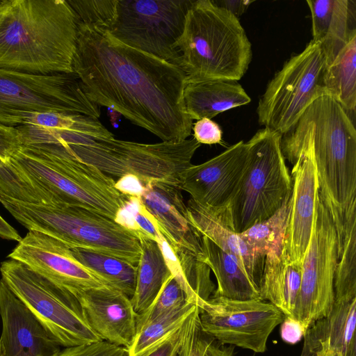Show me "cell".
Returning a JSON list of instances; mask_svg holds the SVG:
<instances>
[{"mask_svg":"<svg viewBox=\"0 0 356 356\" xmlns=\"http://www.w3.org/2000/svg\"><path fill=\"white\" fill-rule=\"evenodd\" d=\"M73 72L91 102L113 109L163 142L179 143L191 136L193 123L183 100L186 79L179 66L78 21Z\"/></svg>","mask_w":356,"mask_h":356,"instance_id":"1","label":"cell"},{"mask_svg":"<svg viewBox=\"0 0 356 356\" xmlns=\"http://www.w3.org/2000/svg\"><path fill=\"white\" fill-rule=\"evenodd\" d=\"M78 19L65 0L0 1V67L72 73Z\"/></svg>","mask_w":356,"mask_h":356,"instance_id":"2","label":"cell"},{"mask_svg":"<svg viewBox=\"0 0 356 356\" xmlns=\"http://www.w3.org/2000/svg\"><path fill=\"white\" fill-rule=\"evenodd\" d=\"M350 113L332 97L314 101L296 124L282 136V152L311 140L319 196L337 233L356 211V130Z\"/></svg>","mask_w":356,"mask_h":356,"instance_id":"3","label":"cell"},{"mask_svg":"<svg viewBox=\"0 0 356 356\" xmlns=\"http://www.w3.org/2000/svg\"><path fill=\"white\" fill-rule=\"evenodd\" d=\"M9 163L50 204L83 207L114 220L127 197L115 181L56 144H24Z\"/></svg>","mask_w":356,"mask_h":356,"instance_id":"4","label":"cell"},{"mask_svg":"<svg viewBox=\"0 0 356 356\" xmlns=\"http://www.w3.org/2000/svg\"><path fill=\"white\" fill-rule=\"evenodd\" d=\"M178 66L186 83L240 80L252 60V46L239 19L211 0L193 1L179 42Z\"/></svg>","mask_w":356,"mask_h":356,"instance_id":"5","label":"cell"},{"mask_svg":"<svg viewBox=\"0 0 356 356\" xmlns=\"http://www.w3.org/2000/svg\"><path fill=\"white\" fill-rule=\"evenodd\" d=\"M0 202L29 230L50 236L69 248L92 250L138 265V239L111 218L68 204H33L3 196Z\"/></svg>","mask_w":356,"mask_h":356,"instance_id":"6","label":"cell"},{"mask_svg":"<svg viewBox=\"0 0 356 356\" xmlns=\"http://www.w3.org/2000/svg\"><path fill=\"white\" fill-rule=\"evenodd\" d=\"M281 137L264 128L246 142L247 159L237 188L225 209L211 211L236 233L272 216L291 195L292 179L282 152Z\"/></svg>","mask_w":356,"mask_h":356,"instance_id":"7","label":"cell"},{"mask_svg":"<svg viewBox=\"0 0 356 356\" xmlns=\"http://www.w3.org/2000/svg\"><path fill=\"white\" fill-rule=\"evenodd\" d=\"M200 145L193 138L179 143L145 144L113 137L65 149L105 174L117 177L132 174L143 184L178 186L180 175L192 165L191 159Z\"/></svg>","mask_w":356,"mask_h":356,"instance_id":"8","label":"cell"},{"mask_svg":"<svg viewBox=\"0 0 356 356\" xmlns=\"http://www.w3.org/2000/svg\"><path fill=\"white\" fill-rule=\"evenodd\" d=\"M45 113L101 115L74 72L41 74L0 67V125L17 127L29 115Z\"/></svg>","mask_w":356,"mask_h":356,"instance_id":"9","label":"cell"},{"mask_svg":"<svg viewBox=\"0 0 356 356\" xmlns=\"http://www.w3.org/2000/svg\"><path fill=\"white\" fill-rule=\"evenodd\" d=\"M1 280L63 348L101 341L84 320L76 298L24 264H1Z\"/></svg>","mask_w":356,"mask_h":356,"instance_id":"10","label":"cell"},{"mask_svg":"<svg viewBox=\"0 0 356 356\" xmlns=\"http://www.w3.org/2000/svg\"><path fill=\"white\" fill-rule=\"evenodd\" d=\"M327 67L320 44L313 40L292 56L268 82L259 99V124L281 136L289 131L314 101L327 95L324 83Z\"/></svg>","mask_w":356,"mask_h":356,"instance_id":"11","label":"cell"},{"mask_svg":"<svg viewBox=\"0 0 356 356\" xmlns=\"http://www.w3.org/2000/svg\"><path fill=\"white\" fill-rule=\"evenodd\" d=\"M191 0H118L108 31L119 42L178 66Z\"/></svg>","mask_w":356,"mask_h":356,"instance_id":"12","label":"cell"},{"mask_svg":"<svg viewBox=\"0 0 356 356\" xmlns=\"http://www.w3.org/2000/svg\"><path fill=\"white\" fill-rule=\"evenodd\" d=\"M338 241L332 218L318 196L314 228L302 261L301 283L292 318L304 334L317 320L327 316L334 303V277Z\"/></svg>","mask_w":356,"mask_h":356,"instance_id":"13","label":"cell"},{"mask_svg":"<svg viewBox=\"0 0 356 356\" xmlns=\"http://www.w3.org/2000/svg\"><path fill=\"white\" fill-rule=\"evenodd\" d=\"M202 330L222 345L262 353L269 336L284 321V314L260 299L236 300L211 296L196 303Z\"/></svg>","mask_w":356,"mask_h":356,"instance_id":"14","label":"cell"},{"mask_svg":"<svg viewBox=\"0 0 356 356\" xmlns=\"http://www.w3.org/2000/svg\"><path fill=\"white\" fill-rule=\"evenodd\" d=\"M74 297L79 292L106 285L72 257L70 249L58 240L29 230L8 254Z\"/></svg>","mask_w":356,"mask_h":356,"instance_id":"15","label":"cell"},{"mask_svg":"<svg viewBox=\"0 0 356 356\" xmlns=\"http://www.w3.org/2000/svg\"><path fill=\"white\" fill-rule=\"evenodd\" d=\"M248 145L241 140L207 161L191 165L180 175L179 188L213 213L225 209L242 176Z\"/></svg>","mask_w":356,"mask_h":356,"instance_id":"16","label":"cell"},{"mask_svg":"<svg viewBox=\"0 0 356 356\" xmlns=\"http://www.w3.org/2000/svg\"><path fill=\"white\" fill-rule=\"evenodd\" d=\"M74 298L86 323L101 340L127 350L131 347L138 332V315L129 297L104 285L83 290Z\"/></svg>","mask_w":356,"mask_h":356,"instance_id":"17","label":"cell"},{"mask_svg":"<svg viewBox=\"0 0 356 356\" xmlns=\"http://www.w3.org/2000/svg\"><path fill=\"white\" fill-rule=\"evenodd\" d=\"M0 356H51L60 347L0 280Z\"/></svg>","mask_w":356,"mask_h":356,"instance_id":"18","label":"cell"},{"mask_svg":"<svg viewBox=\"0 0 356 356\" xmlns=\"http://www.w3.org/2000/svg\"><path fill=\"white\" fill-rule=\"evenodd\" d=\"M144 186L140 201L156 219L160 232L170 246L187 250L202 261V236L188 219L181 189L163 182H148Z\"/></svg>","mask_w":356,"mask_h":356,"instance_id":"19","label":"cell"},{"mask_svg":"<svg viewBox=\"0 0 356 356\" xmlns=\"http://www.w3.org/2000/svg\"><path fill=\"white\" fill-rule=\"evenodd\" d=\"M356 298L334 302L305 332L300 356H356Z\"/></svg>","mask_w":356,"mask_h":356,"instance_id":"20","label":"cell"},{"mask_svg":"<svg viewBox=\"0 0 356 356\" xmlns=\"http://www.w3.org/2000/svg\"><path fill=\"white\" fill-rule=\"evenodd\" d=\"M186 207L188 219L194 228L232 257L259 291L266 255L192 199Z\"/></svg>","mask_w":356,"mask_h":356,"instance_id":"21","label":"cell"},{"mask_svg":"<svg viewBox=\"0 0 356 356\" xmlns=\"http://www.w3.org/2000/svg\"><path fill=\"white\" fill-rule=\"evenodd\" d=\"M312 40L318 43L327 66L356 35V3L353 0H307Z\"/></svg>","mask_w":356,"mask_h":356,"instance_id":"22","label":"cell"},{"mask_svg":"<svg viewBox=\"0 0 356 356\" xmlns=\"http://www.w3.org/2000/svg\"><path fill=\"white\" fill-rule=\"evenodd\" d=\"M21 145L56 144L64 147L86 145L92 142L114 137L98 118L79 113H63L55 128L33 125L16 127Z\"/></svg>","mask_w":356,"mask_h":356,"instance_id":"23","label":"cell"},{"mask_svg":"<svg viewBox=\"0 0 356 356\" xmlns=\"http://www.w3.org/2000/svg\"><path fill=\"white\" fill-rule=\"evenodd\" d=\"M302 270V264L291 261L284 248L267 252L259 287L260 300L272 303L285 316L291 317Z\"/></svg>","mask_w":356,"mask_h":356,"instance_id":"24","label":"cell"},{"mask_svg":"<svg viewBox=\"0 0 356 356\" xmlns=\"http://www.w3.org/2000/svg\"><path fill=\"white\" fill-rule=\"evenodd\" d=\"M183 100L190 118L198 120L246 105L251 98L236 81L208 80L186 83Z\"/></svg>","mask_w":356,"mask_h":356,"instance_id":"25","label":"cell"},{"mask_svg":"<svg viewBox=\"0 0 356 356\" xmlns=\"http://www.w3.org/2000/svg\"><path fill=\"white\" fill-rule=\"evenodd\" d=\"M156 241L172 275L180 283L188 300L196 305L198 301L209 299L216 290L209 267L191 252L173 249L159 229Z\"/></svg>","mask_w":356,"mask_h":356,"instance_id":"26","label":"cell"},{"mask_svg":"<svg viewBox=\"0 0 356 356\" xmlns=\"http://www.w3.org/2000/svg\"><path fill=\"white\" fill-rule=\"evenodd\" d=\"M201 244L204 253L202 261L209 267L217 280L212 296L236 300L260 299L259 290L232 257L204 236L201 237Z\"/></svg>","mask_w":356,"mask_h":356,"instance_id":"27","label":"cell"},{"mask_svg":"<svg viewBox=\"0 0 356 356\" xmlns=\"http://www.w3.org/2000/svg\"><path fill=\"white\" fill-rule=\"evenodd\" d=\"M138 241L141 252L131 302L140 316L150 307L172 274L157 242L147 238H140Z\"/></svg>","mask_w":356,"mask_h":356,"instance_id":"28","label":"cell"},{"mask_svg":"<svg viewBox=\"0 0 356 356\" xmlns=\"http://www.w3.org/2000/svg\"><path fill=\"white\" fill-rule=\"evenodd\" d=\"M72 257L97 276L106 286L130 298L136 284L137 266L118 257L83 248H70Z\"/></svg>","mask_w":356,"mask_h":356,"instance_id":"29","label":"cell"},{"mask_svg":"<svg viewBox=\"0 0 356 356\" xmlns=\"http://www.w3.org/2000/svg\"><path fill=\"white\" fill-rule=\"evenodd\" d=\"M324 83L328 95L349 113L356 108V35L341 49L327 67Z\"/></svg>","mask_w":356,"mask_h":356,"instance_id":"30","label":"cell"},{"mask_svg":"<svg viewBox=\"0 0 356 356\" xmlns=\"http://www.w3.org/2000/svg\"><path fill=\"white\" fill-rule=\"evenodd\" d=\"M334 302L356 298V215L350 218L343 234L334 272Z\"/></svg>","mask_w":356,"mask_h":356,"instance_id":"31","label":"cell"},{"mask_svg":"<svg viewBox=\"0 0 356 356\" xmlns=\"http://www.w3.org/2000/svg\"><path fill=\"white\" fill-rule=\"evenodd\" d=\"M290 195L272 216L240 233L250 245L265 255L273 250L283 248Z\"/></svg>","mask_w":356,"mask_h":356,"instance_id":"32","label":"cell"},{"mask_svg":"<svg viewBox=\"0 0 356 356\" xmlns=\"http://www.w3.org/2000/svg\"><path fill=\"white\" fill-rule=\"evenodd\" d=\"M197 305L188 302L184 307L172 311L142 326L135 340L128 349L129 356H138L166 334L179 327Z\"/></svg>","mask_w":356,"mask_h":356,"instance_id":"33","label":"cell"},{"mask_svg":"<svg viewBox=\"0 0 356 356\" xmlns=\"http://www.w3.org/2000/svg\"><path fill=\"white\" fill-rule=\"evenodd\" d=\"M113 220L138 239L147 238L155 241L156 240L158 223L139 197L128 196Z\"/></svg>","mask_w":356,"mask_h":356,"instance_id":"34","label":"cell"},{"mask_svg":"<svg viewBox=\"0 0 356 356\" xmlns=\"http://www.w3.org/2000/svg\"><path fill=\"white\" fill-rule=\"evenodd\" d=\"M188 302H191L180 283L171 275L150 307L145 314L138 316V331L148 322L179 309Z\"/></svg>","mask_w":356,"mask_h":356,"instance_id":"35","label":"cell"},{"mask_svg":"<svg viewBox=\"0 0 356 356\" xmlns=\"http://www.w3.org/2000/svg\"><path fill=\"white\" fill-rule=\"evenodd\" d=\"M118 0H67L79 22L108 31L112 26Z\"/></svg>","mask_w":356,"mask_h":356,"instance_id":"36","label":"cell"},{"mask_svg":"<svg viewBox=\"0 0 356 356\" xmlns=\"http://www.w3.org/2000/svg\"><path fill=\"white\" fill-rule=\"evenodd\" d=\"M199 321L197 306L185 321L138 356H176Z\"/></svg>","mask_w":356,"mask_h":356,"instance_id":"37","label":"cell"},{"mask_svg":"<svg viewBox=\"0 0 356 356\" xmlns=\"http://www.w3.org/2000/svg\"><path fill=\"white\" fill-rule=\"evenodd\" d=\"M51 356H129L127 348L104 341L60 348Z\"/></svg>","mask_w":356,"mask_h":356,"instance_id":"38","label":"cell"},{"mask_svg":"<svg viewBox=\"0 0 356 356\" xmlns=\"http://www.w3.org/2000/svg\"><path fill=\"white\" fill-rule=\"evenodd\" d=\"M193 138L200 144L213 145L222 142L220 126L209 118H202L193 124Z\"/></svg>","mask_w":356,"mask_h":356,"instance_id":"39","label":"cell"},{"mask_svg":"<svg viewBox=\"0 0 356 356\" xmlns=\"http://www.w3.org/2000/svg\"><path fill=\"white\" fill-rule=\"evenodd\" d=\"M115 188L120 193L127 196L140 197L145 191L142 181L132 174L124 175L115 181Z\"/></svg>","mask_w":356,"mask_h":356,"instance_id":"40","label":"cell"},{"mask_svg":"<svg viewBox=\"0 0 356 356\" xmlns=\"http://www.w3.org/2000/svg\"><path fill=\"white\" fill-rule=\"evenodd\" d=\"M280 325V336L287 343L295 344L304 336L300 325L292 318L285 316Z\"/></svg>","mask_w":356,"mask_h":356,"instance_id":"41","label":"cell"},{"mask_svg":"<svg viewBox=\"0 0 356 356\" xmlns=\"http://www.w3.org/2000/svg\"><path fill=\"white\" fill-rule=\"evenodd\" d=\"M212 1L216 6L229 11L238 19L247 10L250 3L253 2L248 0H220Z\"/></svg>","mask_w":356,"mask_h":356,"instance_id":"42","label":"cell"},{"mask_svg":"<svg viewBox=\"0 0 356 356\" xmlns=\"http://www.w3.org/2000/svg\"><path fill=\"white\" fill-rule=\"evenodd\" d=\"M0 237L7 239L13 240L19 242L22 237L8 222L6 221L0 215Z\"/></svg>","mask_w":356,"mask_h":356,"instance_id":"43","label":"cell"},{"mask_svg":"<svg viewBox=\"0 0 356 356\" xmlns=\"http://www.w3.org/2000/svg\"><path fill=\"white\" fill-rule=\"evenodd\" d=\"M198 323H199V321H198L197 324L196 325L195 329L193 330V331L192 332L191 335L188 337V339H186V341H185L183 346L181 347L179 352L177 354L176 356H188L189 355L193 334H194L195 330Z\"/></svg>","mask_w":356,"mask_h":356,"instance_id":"44","label":"cell"},{"mask_svg":"<svg viewBox=\"0 0 356 356\" xmlns=\"http://www.w3.org/2000/svg\"><path fill=\"white\" fill-rule=\"evenodd\" d=\"M0 1H1V0H0Z\"/></svg>","mask_w":356,"mask_h":356,"instance_id":"45","label":"cell"}]
</instances>
